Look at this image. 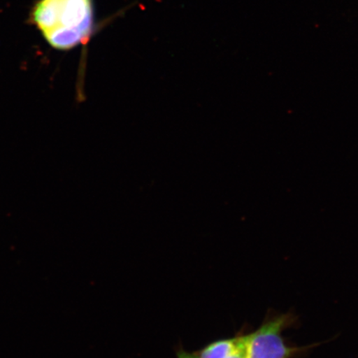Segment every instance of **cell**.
<instances>
[{"instance_id":"obj_5","label":"cell","mask_w":358,"mask_h":358,"mask_svg":"<svg viewBox=\"0 0 358 358\" xmlns=\"http://www.w3.org/2000/svg\"><path fill=\"white\" fill-rule=\"evenodd\" d=\"M178 358H199L198 353H191L183 350L178 351L177 352Z\"/></svg>"},{"instance_id":"obj_1","label":"cell","mask_w":358,"mask_h":358,"mask_svg":"<svg viewBox=\"0 0 358 358\" xmlns=\"http://www.w3.org/2000/svg\"><path fill=\"white\" fill-rule=\"evenodd\" d=\"M31 20L47 43L60 51L87 44L95 28L93 0H38Z\"/></svg>"},{"instance_id":"obj_4","label":"cell","mask_w":358,"mask_h":358,"mask_svg":"<svg viewBox=\"0 0 358 358\" xmlns=\"http://www.w3.org/2000/svg\"><path fill=\"white\" fill-rule=\"evenodd\" d=\"M246 343H248V335H246L245 342L238 350L227 358H246Z\"/></svg>"},{"instance_id":"obj_2","label":"cell","mask_w":358,"mask_h":358,"mask_svg":"<svg viewBox=\"0 0 358 358\" xmlns=\"http://www.w3.org/2000/svg\"><path fill=\"white\" fill-rule=\"evenodd\" d=\"M291 320L292 317L289 315L278 316L248 335L246 358H291L298 355L301 348L286 345L281 335Z\"/></svg>"},{"instance_id":"obj_3","label":"cell","mask_w":358,"mask_h":358,"mask_svg":"<svg viewBox=\"0 0 358 358\" xmlns=\"http://www.w3.org/2000/svg\"><path fill=\"white\" fill-rule=\"evenodd\" d=\"M246 336L222 339L210 343L198 353L199 358H227L234 355L245 342Z\"/></svg>"}]
</instances>
